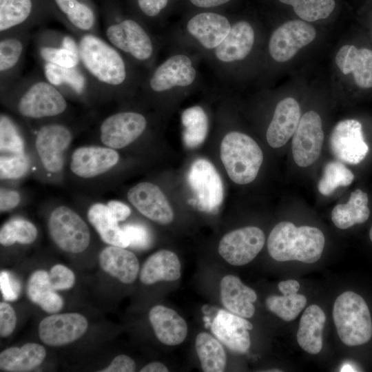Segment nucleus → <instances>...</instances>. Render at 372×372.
Returning a JSON list of instances; mask_svg holds the SVG:
<instances>
[{"label":"nucleus","instance_id":"de8ad7c7","mask_svg":"<svg viewBox=\"0 0 372 372\" xmlns=\"http://www.w3.org/2000/svg\"><path fill=\"white\" fill-rule=\"evenodd\" d=\"M49 279L55 291L69 289L75 283V276L72 271L61 264H56L51 268Z\"/></svg>","mask_w":372,"mask_h":372},{"label":"nucleus","instance_id":"864d4df0","mask_svg":"<svg viewBox=\"0 0 372 372\" xmlns=\"http://www.w3.org/2000/svg\"><path fill=\"white\" fill-rule=\"evenodd\" d=\"M20 199V195L17 191L1 187L0 190L1 212L16 207L19 205Z\"/></svg>","mask_w":372,"mask_h":372},{"label":"nucleus","instance_id":"09e8293b","mask_svg":"<svg viewBox=\"0 0 372 372\" xmlns=\"http://www.w3.org/2000/svg\"><path fill=\"white\" fill-rule=\"evenodd\" d=\"M130 241L129 247L143 249L147 248L151 242L152 238L147 229L139 224H128L123 227Z\"/></svg>","mask_w":372,"mask_h":372},{"label":"nucleus","instance_id":"a18cd8bd","mask_svg":"<svg viewBox=\"0 0 372 372\" xmlns=\"http://www.w3.org/2000/svg\"><path fill=\"white\" fill-rule=\"evenodd\" d=\"M1 152L23 154L24 145L19 132L11 118L5 114L0 116Z\"/></svg>","mask_w":372,"mask_h":372},{"label":"nucleus","instance_id":"603ef678","mask_svg":"<svg viewBox=\"0 0 372 372\" xmlns=\"http://www.w3.org/2000/svg\"><path fill=\"white\" fill-rule=\"evenodd\" d=\"M136 370L134 361L126 355L116 356L106 368L101 372H133Z\"/></svg>","mask_w":372,"mask_h":372},{"label":"nucleus","instance_id":"3c124183","mask_svg":"<svg viewBox=\"0 0 372 372\" xmlns=\"http://www.w3.org/2000/svg\"><path fill=\"white\" fill-rule=\"evenodd\" d=\"M0 288L3 298L7 301L15 300L20 291L19 283L6 271H1Z\"/></svg>","mask_w":372,"mask_h":372},{"label":"nucleus","instance_id":"49530a36","mask_svg":"<svg viewBox=\"0 0 372 372\" xmlns=\"http://www.w3.org/2000/svg\"><path fill=\"white\" fill-rule=\"evenodd\" d=\"M28 160L23 154H11L0 158L1 179H13L23 176L28 170Z\"/></svg>","mask_w":372,"mask_h":372},{"label":"nucleus","instance_id":"e433bc0d","mask_svg":"<svg viewBox=\"0 0 372 372\" xmlns=\"http://www.w3.org/2000/svg\"><path fill=\"white\" fill-rule=\"evenodd\" d=\"M26 290L29 300L47 313H56L63 306V300L52 287L46 271L37 270L32 273Z\"/></svg>","mask_w":372,"mask_h":372},{"label":"nucleus","instance_id":"4d7b16f0","mask_svg":"<svg viewBox=\"0 0 372 372\" xmlns=\"http://www.w3.org/2000/svg\"><path fill=\"white\" fill-rule=\"evenodd\" d=\"M300 284L297 280H288L278 284V289L282 294L295 293L298 291Z\"/></svg>","mask_w":372,"mask_h":372},{"label":"nucleus","instance_id":"dca6fc26","mask_svg":"<svg viewBox=\"0 0 372 372\" xmlns=\"http://www.w3.org/2000/svg\"><path fill=\"white\" fill-rule=\"evenodd\" d=\"M54 18L61 21L74 36L99 33L97 8L92 0H47Z\"/></svg>","mask_w":372,"mask_h":372},{"label":"nucleus","instance_id":"4c0bfd02","mask_svg":"<svg viewBox=\"0 0 372 372\" xmlns=\"http://www.w3.org/2000/svg\"><path fill=\"white\" fill-rule=\"evenodd\" d=\"M195 346L203 371H224L227 356L218 340L206 332H201L196 338Z\"/></svg>","mask_w":372,"mask_h":372},{"label":"nucleus","instance_id":"f8f14e48","mask_svg":"<svg viewBox=\"0 0 372 372\" xmlns=\"http://www.w3.org/2000/svg\"><path fill=\"white\" fill-rule=\"evenodd\" d=\"M52 17L47 0H0V34L33 30Z\"/></svg>","mask_w":372,"mask_h":372},{"label":"nucleus","instance_id":"412c9836","mask_svg":"<svg viewBox=\"0 0 372 372\" xmlns=\"http://www.w3.org/2000/svg\"><path fill=\"white\" fill-rule=\"evenodd\" d=\"M72 138L70 130L65 125L49 123L37 133L35 147L45 169L57 173L63 166V155Z\"/></svg>","mask_w":372,"mask_h":372},{"label":"nucleus","instance_id":"8fccbe9b","mask_svg":"<svg viewBox=\"0 0 372 372\" xmlns=\"http://www.w3.org/2000/svg\"><path fill=\"white\" fill-rule=\"evenodd\" d=\"M17 316L14 309L6 302L0 303V335L9 336L14 330Z\"/></svg>","mask_w":372,"mask_h":372},{"label":"nucleus","instance_id":"72a5a7b5","mask_svg":"<svg viewBox=\"0 0 372 372\" xmlns=\"http://www.w3.org/2000/svg\"><path fill=\"white\" fill-rule=\"evenodd\" d=\"M87 219L101 240L110 245L126 248L130 245L127 234L121 228L107 205L95 203L87 211Z\"/></svg>","mask_w":372,"mask_h":372},{"label":"nucleus","instance_id":"13d9d810","mask_svg":"<svg viewBox=\"0 0 372 372\" xmlns=\"http://www.w3.org/2000/svg\"><path fill=\"white\" fill-rule=\"evenodd\" d=\"M141 372H167L168 369L167 366L159 362H152L147 365H145L144 367H143L141 370Z\"/></svg>","mask_w":372,"mask_h":372},{"label":"nucleus","instance_id":"5701e85b","mask_svg":"<svg viewBox=\"0 0 372 372\" xmlns=\"http://www.w3.org/2000/svg\"><path fill=\"white\" fill-rule=\"evenodd\" d=\"M130 203L143 215L161 225L169 224L173 210L165 194L156 185L141 182L127 192Z\"/></svg>","mask_w":372,"mask_h":372},{"label":"nucleus","instance_id":"58836bf2","mask_svg":"<svg viewBox=\"0 0 372 372\" xmlns=\"http://www.w3.org/2000/svg\"><path fill=\"white\" fill-rule=\"evenodd\" d=\"M181 120L185 145L189 149L200 145L208 132V118L204 110L198 105L189 107L184 110Z\"/></svg>","mask_w":372,"mask_h":372},{"label":"nucleus","instance_id":"ea45409f","mask_svg":"<svg viewBox=\"0 0 372 372\" xmlns=\"http://www.w3.org/2000/svg\"><path fill=\"white\" fill-rule=\"evenodd\" d=\"M354 179L353 172L344 164L332 161L326 164L318 181V189L324 196H329L339 187L349 185Z\"/></svg>","mask_w":372,"mask_h":372},{"label":"nucleus","instance_id":"f3484780","mask_svg":"<svg viewBox=\"0 0 372 372\" xmlns=\"http://www.w3.org/2000/svg\"><path fill=\"white\" fill-rule=\"evenodd\" d=\"M324 141L322 123L315 111H309L300 118L293 135L292 154L297 165L306 167L319 158Z\"/></svg>","mask_w":372,"mask_h":372},{"label":"nucleus","instance_id":"6e6552de","mask_svg":"<svg viewBox=\"0 0 372 372\" xmlns=\"http://www.w3.org/2000/svg\"><path fill=\"white\" fill-rule=\"evenodd\" d=\"M220 158L231 180L245 185L256 178L263 161V154L251 136L231 131L222 139Z\"/></svg>","mask_w":372,"mask_h":372},{"label":"nucleus","instance_id":"7ed1b4c3","mask_svg":"<svg viewBox=\"0 0 372 372\" xmlns=\"http://www.w3.org/2000/svg\"><path fill=\"white\" fill-rule=\"evenodd\" d=\"M201 60L197 54L172 47L163 61L145 72L138 92L152 98L188 94L202 85L198 68Z\"/></svg>","mask_w":372,"mask_h":372},{"label":"nucleus","instance_id":"ddd939ff","mask_svg":"<svg viewBox=\"0 0 372 372\" xmlns=\"http://www.w3.org/2000/svg\"><path fill=\"white\" fill-rule=\"evenodd\" d=\"M147 119L141 112L121 111L106 117L100 125L101 142L112 149L125 147L137 138L146 130Z\"/></svg>","mask_w":372,"mask_h":372},{"label":"nucleus","instance_id":"bf43d9fd","mask_svg":"<svg viewBox=\"0 0 372 372\" xmlns=\"http://www.w3.org/2000/svg\"><path fill=\"white\" fill-rule=\"evenodd\" d=\"M342 369V371H354L353 370V368L351 366H349L348 364L345 365Z\"/></svg>","mask_w":372,"mask_h":372},{"label":"nucleus","instance_id":"6ab92c4d","mask_svg":"<svg viewBox=\"0 0 372 372\" xmlns=\"http://www.w3.org/2000/svg\"><path fill=\"white\" fill-rule=\"evenodd\" d=\"M329 149L338 161L357 165L369 152L361 123L355 119L339 121L333 128L329 139Z\"/></svg>","mask_w":372,"mask_h":372},{"label":"nucleus","instance_id":"6e6d98bb","mask_svg":"<svg viewBox=\"0 0 372 372\" xmlns=\"http://www.w3.org/2000/svg\"><path fill=\"white\" fill-rule=\"evenodd\" d=\"M194 8L201 9L202 11L210 10L223 6L231 0H188ZM213 11V10H212Z\"/></svg>","mask_w":372,"mask_h":372},{"label":"nucleus","instance_id":"c756f323","mask_svg":"<svg viewBox=\"0 0 372 372\" xmlns=\"http://www.w3.org/2000/svg\"><path fill=\"white\" fill-rule=\"evenodd\" d=\"M220 287L221 302L225 309L245 318L254 316L255 307L253 303L256 302L257 295L253 289L233 275L224 276Z\"/></svg>","mask_w":372,"mask_h":372},{"label":"nucleus","instance_id":"aec40b11","mask_svg":"<svg viewBox=\"0 0 372 372\" xmlns=\"http://www.w3.org/2000/svg\"><path fill=\"white\" fill-rule=\"evenodd\" d=\"M265 242V234L260 228L245 227L225 234L219 242L218 253L230 265H244L258 255Z\"/></svg>","mask_w":372,"mask_h":372},{"label":"nucleus","instance_id":"cd10ccee","mask_svg":"<svg viewBox=\"0 0 372 372\" xmlns=\"http://www.w3.org/2000/svg\"><path fill=\"white\" fill-rule=\"evenodd\" d=\"M335 63L343 74L353 73L354 81L358 87H372L371 50L358 49L352 45H344L337 52Z\"/></svg>","mask_w":372,"mask_h":372},{"label":"nucleus","instance_id":"4be33fe9","mask_svg":"<svg viewBox=\"0 0 372 372\" xmlns=\"http://www.w3.org/2000/svg\"><path fill=\"white\" fill-rule=\"evenodd\" d=\"M87 327V319L80 313H54L40 322L39 336L48 346L60 347L79 339Z\"/></svg>","mask_w":372,"mask_h":372},{"label":"nucleus","instance_id":"0eeeda50","mask_svg":"<svg viewBox=\"0 0 372 372\" xmlns=\"http://www.w3.org/2000/svg\"><path fill=\"white\" fill-rule=\"evenodd\" d=\"M256 41V30L249 21L241 19L232 22L225 39L203 60L224 86L231 80L236 66L251 54Z\"/></svg>","mask_w":372,"mask_h":372},{"label":"nucleus","instance_id":"473e14b6","mask_svg":"<svg viewBox=\"0 0 372 372\" xmlns=\"http://www.w3.org/2000/svg\"><path fill=\"white\" fill-rule=\"evenodd\" d=\"M325 321L326 316L319 306L311 304L305 309L297 332V342L304 351L310 354L321 351Z\"/></svg>","mask_w":372,"mask_h":372},{"label":"nucleus","instance_id":"f257e3e1","mask_svg":"<svg viewBox=\"0 0 372 372\" xmlns=\"http://www.w3.org/2000/svg\"><path fill=\"white\" fill-rule=\"evenodd\" d=\"M80 65L99 94L127 96L138 93L145 72L100 34L76 36Z\"/></svg>","mask_w":372,"mask_h":372},{"label":"nucleus","instance_id":"1a4fd4ad","mask_svg":"<svg viewBox=\"0 0 372 372\" xmlns=\"http://www.w3.org/2000/svg\"><path fill=\"white\" fill-rule=\"evenodd\" d=\"M333 318L341 341L346 345L359 346L372 337V321L364 300L353 291H345L335 300Z\"/></svg>","mask_w":372,"mask_h":372},{"label":"nucleus","instance_id":"393cba45","mask_svg":"<svg viewBox=\"0 0 372 372\" xmlns=\"http://www.w3.org/2000/svg\"><path fill=\"white\" fill-rule=\"evenodd\" d=\"M118 160V152L112 148L83 146L74 151L71 157L70 169L79 177L90 178L107 172Z\"/></svg>","mask_w":372,"mask_h":372},{"label":"nucleus","instance_id":"c85d7f7f","mask_svg":"<svg viewBox=\"0 0 372 372\" xmlns=\"http://www.w3.org/2000/svg\"><path fill=\"white\" fill-rule=\"evenodd\" d=\"M149 319L156 336L162 343L175 346L185 340L187 323L174 310L163 305L154 306L149 312Z\"/></svg>","mask_w":372,"mask_h":372},{"label":"nucleus","instance_id":"f03ea898","mask_svg":"<svg viewBox=\"0 0 372 372\" xmlns=\"http://www.w3.org/2000/svg\"><path fill=\"white\" fill-rule=\"evenodd\" d=\"M103 28L105 39L144 72L156 63L161 41L133 15H122L105 1Z\"/></svg>","mask_w":372,"mask_h":372},{"label":"nucleus","instance_id":"f704fd0d","mask_svg":"<svg viewBox=\"0 0 372 372\" xmlns=\"http://www.w3.org/2000/svg\"><path fill=\"white\" fill-rule=\"evenodd\" d=\"M46 351L44 347L34 342L26 343L21 347H12L0 353V368L5 371H30L44 360Z\"/></svg>","mask_w":372,"mask_h":372},{"label":"nucleus","instance_id":"9b49d317","mask_svg":"<svg viewBox=\"0 0 372 372\" xmlns=\"http://www.w3.org/2000/svg\"><path fill=\"white\" fill-rule=\"evenodd\" d=\"M32 41L40 63L67 68L80 64L78 41L74 34L41 27L33 32Z\"/></svg>","mask_w":372,"mask_h":372},{"label":"nucleus","instance_id":"7c9ffc66","mask_svg":"<svg viewBox=\"0 0 372 372\" xmlns=\"http://www.w3.org/2000/svg\"><path fill=\"white\" fill-rule=\"evenodd\" d=\"M101 269L124 284L135 281L139 271V262L132 252L124 247L110 245L99 254Z\"/></svg>","mask_w":372,"mask_h":372},{"label":"nucleus","instance_id":"a211bd4d","mask_svg":"<svg viewBox=\"0 0 372 372\" xmlns=\"http://www.w3.org/2000/svg\"><path fill=\"white\" fill-rule=\"evenodd\" d=\"M32 30L0 34V90L4 91L20 76Z\"/></svg>","mask_w":372,"mask_h":372},{"label":"nucleus","instance_id":"a878e982","mask_svg":"<svg viewBox=\"0 0 372 372\" xmlns=\"http://www.w3.org/2000/svg\"><path fill=\"white\" fill-rule=\"evenodd\" d=\"M300 118V107L296 99L287 97L279 101L267 130L268 144L273 148L285 145L294 134Z\"/></svg>","mask_w":372,"mask_h":372},{"label":"nucleus","instance_id":"bb28decb","mask_svg":"<svg viewBox=\"0 0 372 372\" xmlns=\"http://www.w3.org/2000/svg\"><path fill=\"white\" fill-rule=\"evenodd\" d=\"M40 64L45 79L64 95L70 94L80 97L92 94H99L80 64L71 68L45 63Z\"/></svg>","mask_w":372,"mask_h":372},{"label":"nucleus","instance_id":"052dcab7","mask_svg":"<svg viewBox=\"0 0 372 372\" xmlns=\"http://www.w3.org/2000/svg\"><path fill=\"white\" fill-rule=\"evenodd\" d=\"M369 238H370V239H371V240L372 242V227H371V228L370 229V231H369Z\"/></svg>","mask_w":372,"mask_h":372},{"label":"nucleus","instance_id":"79ce46f5","mask_svg":"<svg viewBox=\"0 0 372 372\" xmlns=\"http://www.w3.org/2000/svg\"><path fill=\"white\" fill-rule=\"evenodd\" d=\"M37 229L30 221L12 219L3 224L0 229V243L9 247L16 242L29 245L37 238Z\"/></svg>","mask_w":372,"mask_h":372},{"label":"nucleus","instance_id":"20e7f679","mask_svg":"<svg viewBox=\"0 0 372 372\" xmlns=\"http://www.w3.org/2000/svg\"><path fill=\"white\" fill-rule=\"evenodd\" d=\"M1 94L21 116L31 119L56 117L68 107L65 96L43 74L20 76Z\"/></svg>","mask_w":372,"mask_h":372},{"label":"nucleus","instance_id":"5fc2aeb1","mask_svg":"<svg viewBox=\"0 0 372 372\" xmlns=\"http://www.w3.org/2000/svg\"><path fill=\"white\" fill-rule=\"evenodd\" d=\"M107 205L118 222L125 220L131 214L130 208L121 201L112 200Z\"/></svg>","mask_w":372,"mask_h":372},{"label":"nucleus","instance_id":"2eb2a0df","mask_svg":"<svg viewBox=\"0 0 372 372\" xmlns=\"http://www.w3.org/2000/svg\"><path fill=\"white\" fill-rule=\"evenodd\" d=\"M316 36L312 25L302 20L287 21L276 28L268 41V52L276 61H289Z\"/></svg>","mask_w":372,"mask_h":372},{"label":"nucleus","instance_id":"c03bdc74","mask_svg":"<svg viewBox=\"0 0 372 372\" xmlns=\"http://www.w3.org/2000/svg\"><path fill=\"white\" fill-rule=\"evenodd\" d=\"M136 14L134 16L149 30L156 34L161 17L167 8L169 0H133Z\"/></svg>","mask_w":372,"mask_h":372},{"label":"nucleus","instance_id":"37998d69","mask_svg":"<svg viewBox=\"0 0 372 372\" xmlns=\"http://www.w3.org/2000/svg\"><path fill=\"white\" fill-rule=\"evenodd\" d=\"M293 7L295 13L302 20L315 21L327 18L333 11L335 0H279Z\"/></svg>","mask_w":372,"mask_h":372},{"label":"nucleus","instance_id":"a19ab883","mask_svg":"<svg viewBox=\"0 0 372 372\" xmlns=\"http://www.w3.org/2000/svg\"><path fill=\"white\" fill-rule=\"evenodd\" d=\"M267 309L285 321L295 320L307 304L304 296L285 293L282 296H270L265 301Z\"/></svg>","mask_w":372,"mask_h":372},{"label":"nucleus","instance_id":"c9c22d12","mask_svg":"<svg viewBox=\"0 0 372 372\" xmlns=\"http://www.w3.org/2000/svg\"><path fill=\"white\" fill-rule=\"evenodd\" d=\"M366 192L357 189L351 193L347 203L337 205L331 211V220L339 229H346L367 220L370 215Z\"/></svg>","mask_w":372,"mask_h":372},{"label":"nucleus","instance_id":"4468645a","mask_svg":"<svg viewBox=\"0 0 372 372\" xmlns=\"http://www.w3.org/2000/svg\"><path fill=\"white\" fill-rule=\"evenodd\" d=\"M187 180L196 204L204 211L218 208L223 200V184L215 167L207 159L198 158L192 164Z\"/></svg>","mask_w":372,"mask_h":372},{"label":"nucleus","instance_id":"b1692460","mask_svg":"<svg viewBox=\"0 0 372 372\" xmlns=\"http://www.w3.org/2000/svg\"><path fill=\"white\" fill-rule=\"evenodd\" d=\"M211 331L220 342L238 353H246L251 344L249 330L252 324L245 318L221 309L211 324Z\"/></svg>","mask_w":372,"mask_h":372},{"label":"nucleus","instance_id":"9d476101","mask_svg":"<svg viewBox=\"0 0 372 372\" xmlns=\"http://www.w3.org/2000/svg\"><path fill=\"white\" fill-rule=\"evenodd\" d=\"M48 228L54 242L64 251L81 253L90 244L87 225L79 215L66 206H59L52 211Z\"/></svg>","mask_w":372,"mask_h":372},{"label":"nucleus","instance_id":"423d86ee","mask_svg":"<svg viewBox=\"0 0 372 372\" xmlns=\"http://www.w3.org/2000/svg\"><path fill=\"white\" fill-rule=\"evenodd\" d=\"M324 243V236L319 229L296 227L292 223L283 221L271 230L267 249L271 257L277 261L313 263L320 258Z\"/></svg>","mask_w":372,"mask_h":372},{"label":"nucleus","instance_id":"39448f33","mask_svg":"<svg viewBox=\"0 0 372 372\" xmlns=\"http://www.w3.org/2000/svg\"><path fill=\"white\" fill-rule=\"evenodd\" d=\"M232 22L225 14L212 10L196 12L170 31L172 47L198 54L202 60L229 34Z\"/></svg>","mask_w":372,"mask_h":372},{"label":"nucleus","instance_id":"2f4dec72","mask_svg":"<svg viewBox=\"0 0 372 372\" xmlns=\"http://www.w3.org/2000/svg\"><path fill=\"white\" fill-rule=\"evenodd\" d=\"M180 263L177 255L169 250H160L147 258L139 278L145 285L159 281H174L180 277Z\"/></svg>","mask_w":372,"mask_h":372}]
</instances>
